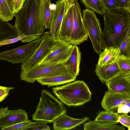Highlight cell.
<instances>
[{
    "label": "cell",
    "instance_id": "29",
    "mask_svg": "<svg viewBox=\"0 0 130 130\" xmlns=\"http://www.w3.org/2000/svg\"><path fill=\"white\" fill-rule=\"evenodd\" d=\"M33 122L27 120L10 126L1 129V130H24L26 127Z\"/></svg>",
    "mask_w": 130,
    "mask_h": 130
},
{
    "label": "cell",
    "instance_id": "16",
    "mask_svg": "<svg viewBox=\"0 0 130 130\" xmlns=\"http://www.w3.org/2000/svg\"><path fill=\"white\" fill-rule=\"evenodd\" d=\"M73 20L72 4L70 5L68 3L67 9L61 26L58 39L70 43Z\"/></svg>",
    "mask_w": 130,
    "mask_h": 130
},
{
    "label": "cell",
    "instance_id": "3",
    "mask_svg": "<svg viewBox=\"0 0 130 130\" xmlns=\"http://www.w3.org/2000/svg\"><path fill=\"white\" fill-rule=\"evenodd\" d=\"M52 90L60 101L69 106L82 105L91 99L92 93L83 81L77 80L63 86L53 87Z\"/></svg>",
    "mask_w": 130,
    "mask_h": 130
},
{
    "label": "cell",
    "instance_id": "23",
    "mask_svg": "<svg viewBox=\"0 0 130 130\" xmlns=\"http://www.w3.org/2000/svg\"><path fill=\"white\" fill-rule=\"evenodd\" d=\"M120 114L111 111H101L98 113L95 120L106 124L114 125L119 123Z\"/></svg>",
    "mask_w": 130,
    "mask_h": 130
},
{
    "label": "cell",
    "instance_id": "22",
    "mask_svg": "<svg viewBox=\"0 0 130 130\" xmlns=\"http://www.w3.org/2000/svg\"><path fill=\"white\" fill-rule=\"evenodd\" d=\"M84 130H125L123 126L105 124L94 120L87 122L84 126Z\"/></svg>",
    "mask_w": 130,
    "mask_h": 130
},
{
    "label": "cell",
    "instance_id": "39",
    "mask_svg": "<svg viewBox=\"0 0 130 130\" xmlns=\"http://www.w3.org/2000/svg\"><path fill=\"white\" fill-rule=\"evenodd\" d=\"M124 76L126 79L130 83V73L124 74Z\"/></svg>",
    "mask_w": 130,
    "mask_h": 130
},
{
    "label": "cell",
    "instance_id": "6",
    "mask_svg": "<svg viewBox=\"0 0 130 130\" xmlns=\"http://www.w3.org/2000/svg\"><path fill=\"white\" fill-rule=\"evenodd\" d=\"M84 24L95 52L99 54L102 51V32L100 21L95 12L87 9L83 11Z\"/></svg>",
    "mask_w": 130,
    "mask_h": 130
},
{
    "label": "cell",
    "instance_id": "8",
    "mask_svg": "<svg viewBox=\"0 0 130 130\" xmlns=\"http://www.w3.org/2000/svg\"><path fill=\"white\" fill-rule=\"evenodd\" d=\"M72 5L73 20L70 43L77 45L87 41L88 35L84 24L81 9L78 0H75Z\"/></svg>",
    "mask_w": 130,
    "mask_h": 130
},
{
    "label": "cell",
    "instance_id": "42",
    "mask_svg": "<svg viewBox=\"0 0 130 130\" xmlns=\"http://www.w3.org/2000/svg\"><path fill=\"white\" fill-rule=\"evenodd\" d=\"M70 0H66V1L68 3Z\"/></svg>",
    "mask_w": 130,
    "mask_h": 130
},
{
    "label": "cell",
    "instance_id": "9",
    "mask_svg": "<svg viewBox=\"0 0 130 130\" xmlns=\"http://www.w3.org/2000/svg\"><path fill=\"white\" fill-rule=\"evenodd\" d=\"M47 32L42 36L39 45L30 57L22 63L21 69L25 71L37 66L49 53L56 40Z\"/></svg>",
    "mask_w": 130,
    "mask_h": 130
},
{
    "label": "cell",
    "instance_id": "32",
    "mask_svg": "<svg viewBox=\"0 0 130 130\" xmlns=\"http://www.w3.org/2000/svg\"><path fill=\"white\" fill-rule=\"evenodd\" d=\"M119 121V123L128 128L130 127V116L127 113L120 114Z\"/></svg>",
    "mask_w": 130,
    "mask_h": 130
},
{
    "label": "cell",
    "instance_id": "25",
    "mask_svg": "<svg viewBox=\"0 0 130 130\" xmlns=\"http://www.w3.org/2000/svg\"><path fill=\"white\" fill-rule=\"evenodd\" d=\"M80 1L86 9L100 14L103 15L106 11L101 0H81Z\"/></svg>",
    "mask_w": 130,
    "mask_h": 130
},
{
    "label": "cell",
    "instance_id": "18",
    "mask_svg": "<svg viewBox=\"0 0 130 130\" xmlns=\"http://www.w3.org/2000/svg\"><path fill=\"white\" fill-rule=\"evenodd\" d=\"M81 60V53L79 48L77 45H74L70 57L63 63L68 73L76 77L79 74Z\"/></svg>",
    "mask_w": 130,
    "mask_h": 130
},
{
    "label": "cell",
    "instance_id": "31",
    "mask_svg": "<svg viewBox=\"0 0 130 130\" xmlns=\"http://www.w3.org/2000/svg\"><path fill=\"white\" fill-rule=\"evenodd\" d=\"M130 36V25L128 33L120 46L121 52V55H126L127 48L128 43Z\"/></svg>",
    "mask_w": 130,
    "mask_h": 130
},
{
    "label": "cell",
    "instance_id": "1",
    "mask_svg": "<svg viewBox=\"0 0 130 130\" xmlns=\"http://www.w3.org/2000/svg\"><path fill=\"white\" fill-rule=\"evenodd\" d=\"M129 13L120 8L106 11L103 14L104 27L102 32V49L120 47L128 32Z\"/></svg>",
    "mask_w": 130,
    "mask_h": 130
},
{
    "label": "cell",
    "instance_id": "7",
    "mask_svg": "<svg viewBox=\"0 0 130 130\" xmlns=\"http://www.w3.org/2000/svg\"><path fill=\"white\" fill-rule=\"evenodd\" d=\"M42 40L41 37L25 45L4 51L0 53V59L13 64L22 63L32 55L39 45Z\"/></svg>",
    "mask_w": 130,
    "mask_h": 130
},
{
    "label": "cell",
    "instance_id": "30",
    "mask_svg": "<svg viewBox=\"0 0 130 130\" xmlns=\"http://www.w3.org/2000/svg\"><path fill=\"white\" fill-rule=\"evenodd\" d=\"M106 11L117 9L120 8L118 4L114 0H101Z\"/></svg>",
    "mask_w": 130,
    "mask_h": 130
},
{
    "label": "cell",
    "instance_id": "43",
    "mask_svg": "<svg viewBox=\"0 0 130 130\" xmlns=\"http://www.w3.org/2000/svg\"><path fill=\"white\" fill-rule=\"evenodd\" d=\"M128 130H130V127L128 128Z\"/></svg>",
    "mask_w": 130,
    "mask_h": 130
},
{
    "label": "cell",
    "instance_id": "17",
    "mask_svg": "<svg viewBox=\"0 0 130 130\" xmlns=\"http://www.w3.org/2000/svg\"><path fill=\"white\" fill-rule=\"evenodd\" d=\"M28 120L27 113L22 109L10 110L5 116L0 118L1 129L11 126Z\"/></svg>",
    "mask_w": 130,
    "mask_h": 130
},
{
    "label": "cell",
    "instance_id": "33",
    "mask_svg": "<svg viewBox=\"0 0 130 130\" xmlns=\"http://www.w3.org/2000/svg\"><path fill=\"white\" fill-rule=\"evenodd\" d=\"M14 89L13 87L0 86V102L3 101L8 95L10 90Z\"/></svg>",
    "mask_w": 130,
    "mask_h": 130
},
{
    "label": "cell",
    "instance_id": "27",
    "mask_svg": "<svg viewBox=\"0 0 130 130\" xmlns=\"http://www.w3.org/2000/svg\"><path fill=\"white\" fill-rule=\"evenodd\" d=\"M121 73L124 74L130 73V58L124 55H121L118 60Z\"/></svg>",
    "mask_w": 130,
    "mask_h": 130
},
{
    "label": "cell",
    "instance_id": "37",
    "mask_svg": "<svg viewBox=\"0 0 130 130\" xmlns=\"http://www.w3.org/2000/svg\"><path fill=\"white\" fill-rule=\"evenodd\" d=\"M6 1L11 10L14 13V8L15 0H6Z\"/></svg>",
    "mask_w": 130,
    "mask_h": 130
},
{
    "label": "cell",
    "instance_id": "35",
    "mask_svg": "<svg viewBox=\"0 0 130 130\" xmlns=\"http://www.w3.org/2000/svg\"><path fill=\"white\" fill-rule=\"evenodd\" d=\"M119 7L126 10L129 4V0H114Z\"/></svg>",
    "mask_w": 130,
    "mask_h": 130
},
{
    "label": "cell",
    "instance_id": "15",
    "mask_svg": "<svg viewBox=\"0 0 130 130\" xmlns=\"http://www.w3.org/2000/svg\"><path fill=\"white\" fill-rule=\"evenodd\" d=\"M95 72L100 80L103 83L120 74L121 71L118 61L100 67L96 64Z\"/></svg>",
    "mask_w": 130,
    "mask_h": 130
},
{
    "label": "cell",
    "instance_id": "19",
    "mask_svg": "<svg viewBox=\"0 0 130 130\" xmlns=\"http://www.w3.org/2000/svg\"><path fill=\"white\" fill-rule=\"evenodd\" d=\"M121 55L120 47L105 48L99 54L97 65L100 67L117 61Z\"/></svg>",
    "mask_w": 130,
    "mask_h": 130
},
{
    "label": "cell",
    "instance_id": "4",
    "mask_svg": "<svg viewBox=\"0 0 130 130\" xmlns=\"http://www.w3.org/2000/svg\"><path fill=\"white\" fill-rule=\"evenodd\" d=\"M41 93L36 110L32 115L33 120H43L51 123L60 115L66 113L65 106L49 91L42 90Z\"/></svg>",
    "mask_w": 130,
    "mask_h": 130
},
{
    "label": "cell",
    "instance_id": "28",
    "mask_svg": "<svg viewBox=\"0 0 130 130\" xmlns=\"http://www.w3.org/2000/svg\"><path fill=\"white\" fill-rule=\"evenodd\" d=\"M48 122L46 121L38 120L27 126L25 130H50L49 126L46 124Z\"/></svg>",
    "mask_w": 130,
    "mask_h": 130
},
{
    "label": "cell",
    "instance_id": "2",
    "mask_svg": "<svg viewBox=\"0 0 130 130\" xmlns=\"http://www.w3.org/2000/svg\"><path fill=\"white\" fill-rule=\"evenodd\" d=\"M43 0H25L23 5L15 15L14 26L19 35L41 37L46 29L41 15Z\"/></svg>",
    "mask_w": 130,
    "mask_h": 130
},
{
    "label": "cell",
    "instance_id": "5",
    "mask_svg": "<svg viewBox=\"0 0 130 130\" xmlns=\"http://www.w3.org/2000/svg\"><path fill=\"white\" fill-rule=\"evenodd\" d=\"M67 73L63 63L38 65L26 71H21L20 77L22 80L33 83L40 78L63 75Z\"/></svg>",
    "mask_w": 130,
    "mask_h": 130
},
{
    "label": "cell",
    "instance_id": "11",
    "mask_svg": "<svg viewBox=\"0 0 130 130\" xmlns=\"http://www.w3.org/2000/svg\"><path fill=\"white\" fill-rule=\"evenodd\" d=\"M66 0H59L55 4L56 8L51 9L52 19L48 33L54 38L58 40L61 24L67 8Z\"/></svg>",
    "mask_w": 130,
    "mask_h": 130
},
{
    "label": "cell",
    "instance_id": "24",
    "mask_svg": "<svg viewBox=\"0 0 130 130\" xmlns=\"http://www.w3.org/2000/svg\"><path fill=\"white\" fill-rule=\"evenodd\" d=\"M51 0H43L41 7V15L46 29L50 28L52 19L51 8Z\"/></svg>",
    "mask_w": 130,
    "mask_h": 130
},
{
    "label": "cell",
    "instance_id": "13",
    "mask_svg": "<svg viewBox=\"0 0 130 130\" xmlns=\"http://www.w3.org/2000/svg\"><path fill=\"white\" fill-rule=\"evenodd\" d=\"M105 84L109 92L130 97V83L125 78L124 73H121Z\"/></svg>",
    "mask_w": 130,
    "mask_h": 130
},
{
    "label": "cell",
    "instance_id": "10",
    "mask_svg": "<svg viewBox=\"0 0 130 130\" xmlns=\"http://www.w3.org/2000/svg\"><path fill=\"white\" fill-rule=\"evenodd\" d=\"M73 46L68 43L57 40L49 53L38 65L63 63L71 55Z\"/></svg>",
    "mask_w": 130,
    "mask_h": 130
},
{
    "label": "cell",
    "instance_id": "40",
    "mask_svg": "<svg viewBox=\"0 0 130 130\" xmlns=\"http://www.w3.org/2000/svg\"><path fill=\"white\" fill-rule=\"evenodd\" d=\"M126 10H127L129 14H130V0H129L128 6Z\"/></svg>",
    "mask_w": 130,
    "mask_h": 130
},
{
    "label": "cell",
    "instance_id": "14",
    "mask_svg": "<svg viewBox=\"0 0 130 130\" xmlns=\"http://www.w3.org/2000/svg\"><path fill=\"white\" fill-rule=\"evenodd\" d=\"M130 103V97L123 94L106 91L101 104L105 110L110 111L115 109L122 104Z\"/></svg>",
    "mask_w": 130,
    "mask_h": 130
},
{
    "label": "cell",
    "instance_id": "38",
    "mask_svg": "<svg viewBox=\"0 0 130 130\" xmlns=\"http://www.w3.org/2000/svg\"><path fill=\"white\" fill-rule=\"evenodd\" d=\"M126 55L130 58V36L127 49Z\"/></svg>",
    "mask_w": 130,
    "mask_h": 130
},
{
    "label": "cell",
    "instance_id": "26",
    "mask_svg": "<svg viewBox=\"0 0 130 130\" xmlns=\"http://www.w3.org/2000/svg\"><path fill=\"white\" fill-rule=\"evenodd\" d=\"M15 14L11 10L6 0H0V19L3 21L11 20Z\"/></svg>",
    "mask_w": 130,
    "mask_h": 130
},
{
    "label": "cell",
    "instance_id": "12",
    "mask_svg": "<svg viewBox=\"0 0 130 130\" xmlns=\"http://www.w3.org/2000/svg\"><path fill=\"white\" fill-rule=\"evenodd\" d=\"M87 117L82 119L73 118L63 113L53 121V128L55 130H67L74 128L89 120Z\"/></svg>",
    "mask_w": 130,
    "mask_h": 130
},
{
    "label": "cell",
    "instance_id": "21",
    "mask_svg": "<svg viewBox=\"0 0 130 130\" xmlns=\"http://www.w3.org/2000/svg\"><path fill=\"white\" fill-rule=\"evenodd\" d=\"M19 35L14 26L12 25L8 21L0 20V42L13 38Z\"/></svg>",
    "mask_w": 130,
    "mask_h": 130
},
{
    "label": "cell",
    "instance_id": "36",
    "mask_svg": "<svg viewBox=\"0 0 130 130\" xmlns=\"http://www.w3.org/2000/svg\"><path fill=\"white\" fill-rule=\"evenodd\" d=\"M10 110H8V107L1 108L0 109V118L3 117L8 114Z\"/></svg>",
    "mask_w": 130,
    "mask_h": 130
},
{
    "label": "cell",
    "instance_id": "34",
    "mask_svg": "<svg viewBox=\"0 0 130 130\" xmlns=\"http://www.w3.org/2000/svg\"><path fill=\"white\" fill-rule=\"evenodd\" d=\"M25 0H15L13 12L17 13L22 7Z\"/></svg>",
    "mask_w": 130,
    "mask_h": 130
},
{
    "label": "cell",
    "instance_id": "20",
    "mask_svg": "<svg viewBox=\"0 0 130 130\" xmlns=\"http://www.w3.org/2000/svg\"><path fill=\"white\" fill-rule=\"evenodd\" d=\"M76 77L68 73L65 74L42 78L37 80L43 85H46L48 87L63 84L74 81Z\"/></svg>",
    "mask_w": 130,
    "mask_h": 130
},
{
    "label": "cell",
    "instance_id": "41",
    "mask_svg": "<svg viewBox=\"0 0 130 130\" xmlns=\"http://www.w3.org/2000/svg\"><path fill=\"white\" fill-rule=\"evenodd\" d=\"M74 0H70L68 3L69 5H71L73 3Z\"/></svg>",
    "mask_w": 130,
    "mask_h": 130
}]
</instances>
